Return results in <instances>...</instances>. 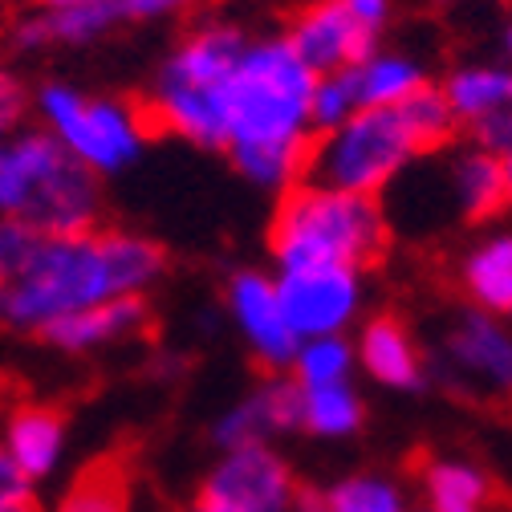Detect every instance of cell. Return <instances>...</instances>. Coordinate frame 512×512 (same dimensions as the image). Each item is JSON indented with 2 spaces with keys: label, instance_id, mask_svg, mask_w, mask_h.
<instances>
[{
  "label": "cell",
  "instance_id": "33",
  "mask_svg": "<svg viewBox=\"0 0 512 512\" xmlns=\"http://www.w3.org/2000/svg\"><path fill=\"white\" fill-rule=\"evenodd\" d=\"M346 9L358 17V25H366L378 37H382V29H387V21H391V0H346Z\"/></svg>",
  "mask_w": 512,
  "mask_h": 512
},
{
  "label": "cell",
  "instance_id": "17",
  "mask_svg": "<svg viewBox=\"0 0 512 512\" xmlns=\"http://www.w3.org/2000/svg\"><path fill=\"white\" fill-rule=\"evenodd\" d=\"M447 187L464 220H492L504 212V159L472 143L447 167Z\"/></svg>",
  "mask_w": 512,
  "mask_h": 512
},
{
  "label": "cell",
  "instance_id": "4",
  "mask_svg": "<svg viewBox=\"0 0 512 512\" xmlns=\"http://www.w3.org/2000/svg\"><path fill=\"white\" fill-rule=\"evenodd\" d=\"M248 37L232 25H204L187 33L155 78L147 114L159 131L196 147H228V94Z\"/></svg>",
  "mask_w": 512,
  "mask_h": 512
},
{
  "label": "cell",
  "instance_id": "39",
  "mask_svg": "<svg viewBox=\"0 0 512 512\" xmlns=\"http://www.w3.org/2000/svg\"><path fill=\"white\" fill-rule=\"evenodd\" d=\"M9 512H37V504L29 500V504H21V508H9Z\"/></svg>",
  "mask_w": 512,
  "mask_h": 512
},
{
  "label": "cell",
  "instance_id": "3",
  "mask_svg": "<svg viewBox=\"0 0 512 512\" xmlns=\"http://www.w3.org/2000/svg\"><path fill=\"white\" fill-rule=\"evenodd\" d=\"M277 273L293 269H366L387 248V216L374 196H350L297 183L273 220Z\"/></svg>",
  "mask_w": 512,
  "mask_h": 512
},
{
  "label": "cell",
  "instance_id": "20",
  "mask_svg": "<svg viewBox=\"0 0 512 512\" xmlns=\"http://www.w3.org/2000/svg\"><path fill=\"white\" fill-rule=\"evenodd\" d=\"M57 512H131V472L122 456H102L78 472Z\"/></svg>",
  "mask_w": 512,
  "mask_h": 512
},
{
  "label": "cell",
  "instance_id": "23",
  "mask_svg": "<svg viewBox=\"0 0 512 512\" xmlns=\"http://www.w3.org/2000/svg\"><path fill=\"white\" fill-rule=\"evenodd\" d=\"M301 427L326 439H342L362 427V399L350 382L330 387H301Z\"/></svg>",
  "mask_w": 512,
  "mask_h": 512
},
{
  "label": "cell",
  "instance_id": "34",
  "mask_svg": "<svg viewBox=\"0 0 512 512\" xmlns=\"http://www.w3.org/2000/svg\"><path fill=\"white\" fill-rule=\"evenodd\" d=\"M82 5H126V0H37V9H82ZM126 17V9H122Z\"/></svg>",
  "mask_w": 512,
  "mask_h": 512
},
{
  "label": "cell",
  "instance_id": "1",
  "mask_svg": "<svg viewBox=\"0 0 512 512\" xmlns=\"http://www.w3.org/2000/svg\"><path fill=\"white\" fill-rule=\"evenodd\" d=\"M317 74L293 53L285 37L248 41L228 94V155L236 171L265 187L285 191L301 183L313 131Z\"/></svg>",
  "mask_w": 512,
  "mask_h": 512
},
{
  "label": "cell",
  "instance_id": "29",
  "mask_svg": "<svg viewBox=\"0 0 512 512\" xmlns=\"http://www.w3.org/2000/svg\"><path fill=\"white\" fill-rule=\"evenodd\" d=\"M468 135H472L476 147H484V151H492L500 159L512 155V94L488 118H480L476 126H468Z\"/></svg>",
  "mask_w": 512,
  "mask_h": 512
},
{
  "label": "cell",
  "instance_id": "11",
  "mask_svg": "<svg viewBox=\"0 0 512 512\" xmlns=\"http://www.w3.org/2000/svg\"><path fill=\"white\" fill-rule=\"evenodd\" d=\"M285 41L317 78L354 70L358 61H366L378 49V33L358 25V17L346 9V0H313L289 25Z\"/></svg>",
  "mask_w": 512,
  "mask_h": 512
},
{
  "label": "cell",
  "instance_id": "10",
  "mask_svg": "<svg viewBox=\"0 0 512 512\" xmlns=\"http://www.w3.org/2000/svg\"><path fill=\"white\" fill-rule=\"evenodd\" d=\"M277 293L297 338H330L342 334L362 305L358 269H293L277 273Z\"/></svg>",
  "mask_w": 512,
  "mask_h": 512
},
{
  "label": "cell",
  "instance_id": "21",
  "mask_svg": "<svg viewBox=\"0 0 512 512\" xmlns=\"http://www.w3.org/2000/svg\"><path fill=\"white\" fill-rule=\"evenodd\" d=\"M427 512H484L488 508V476L464 460H431L423 464Z\"/></svg>",
  "mask_w": 512,
  "mask_h": 512
},
{
  "label": "cell",
  "instance_id": "8",
  "mask_svg": "<svg viewBox=\"0 0 512 512\" xmlns=\"http://www.w3.org/2000/svg\"><path fill=\"white\" fill-rule=\"evenodd\" d=\"M431 374L468 403L512 399V330L496 313L464 309L435 342Z\"/></svg>",
  "mask_w": 512,
  "mask_h": 512
},
{
  "label": "cell",
  "instance_id": "40",
  "mask_svg": "<svg viewBox=\"0 0 512 512\" xmlns=\"http://www.w3.org/2000/svg\"><path fill=\"white\" fill-rule=\"evenodd\" d=\"M423 512H427V508H423Z\"/></svg>",
  "mask_w": 512,
  "mask_h": 512
},
{
  "label": "cell",
  "instance_id": "32",
  "mask_svg": "<svg viewBox=\"0 0 512 512\" xmlns=\"http://www.w3.org/2000/svg\"><path fill=\"white\" fill-rule=\"evenodd\" d=\"M21 118H25V90L17 78L0 74V139H9Z\"/></svg>",
  "mask_w": 512,
  "mask_h": 512
},
{
  "label": "cell",
  "instance_id": "14",
  "mask_svg": "<svg viewBox=\"0 0 512 512\" xmlns=\"http://www.w3.org/2000/svg\"><path fill=\"white\" fill-rule=\"evenodd\" d=\"M147 326V305L143 297H110L102 305H90V309H78L70 317H57L53 326L41 330L45 342H53L57 350H94V346H106V342H118V338H131Z\"/></svg>",
  "mask_w": 512,
  "mask_h": 512
},
{
  "label": "cell",
  "instance_id": "38",
  "mask_svg": "<svg viewBox=\"0 0 512 512\" xmlns=\"http://www.w3.org/2000/svg\"><path fill=\"white\" fill-rule=\"evenodd\" d=\"M187 512H220V508H212V504H204V500H196V504H191Z\"/></svg>",
  "mask_w": 512,
  "mask_h": 512
},
{
  "label": "cell",
  "instance_id": "27",
  "mask_svg": "<svg viewBox=\"0 0 512 512\" xmlns=\"http://www.w3.org/2000/svg\"><path fill=\"white\" fill-rule=\"evenodd\" d=\"M41 232L29 228L25 220L13 216H0V289H9L25 277V269L33 265V256L41 248Z\"/></svg>",
  "mask_w": 512,
  "mask_h": 512
},
{
  "label": "cell",
  "instance_id": "37",
  "mask_svg": "<svg viewBox=\"0 0 512 512\" xmlns=\"http://www.w3.org/2000/svg\"><path fill=\"white\" fill-rule=\"evenodd\" d=\"M504 57H508V66H512V21L504 25Z\"/></svg>",
  "mask_w": 512,
  "mask_h": 512
},
{
  "label": "cell",
  "instance_id": "13",
  "mask_svg": "<svg viewBox=\"0 0 512 512\" xmlns=\"http://www.w3.org/2000/svg\"><path fill=\"white\" fill-rule=\"evenodd\" d=\"M293 427H301V387L293 378H269L265 387L228 407L212 435L224 452H232V447L269 443L273 435H285Z\"/></svg>",
  "mask_w": 512,
  "mask_h": 512
},
{
  "label": "cell",
  "instance_id": "9",
  "mask_svg": "<svg viewBox=\"0 0 512 512\" xmlns=\"http://www.w3.org/2000/svg\"><path fill=\"white\" fill-rule=\"evenodd\" d=\"M200 500L220 512H297L301 488L293 480V468L269 443H252L220 456V464L204 480Z\"/></svg>",
  "mask_w": 512,
  "mask_h": 512
},
{
  "label": "cell",
  "instance_id": "12",
  "mask_svg": "<svg viewBox=\"0 0 512 512\" xmlns=\"http://www.w3.org/2000/svg\"><path fill=\"white\" fill-rule=\"evenodd\" d=\"M228 309L232 322L244 334V342L252 346L256 362L269 370H289L297 358V330L289 326L281 293H277V277H265L256 269H244L228 281Z\"/></svg>",
  "mask_w": 512,
  "mask_h": 512
},
{
  "label": "cell",
  "instance_id": "35",
  "mask_svg": "<svg viewBox=\"0 0 512 512\" xmlns=\"http://www.w3.org/2000/svg\"><path fill=\"white\" fill-rule=\"evenodd\" d=\"M504 208L512 212V155H504Z\"/></svg>",
  "mask_w": 512,
  "mask_h": 512
},
{
  "label": "cell",
  "instance_id": "16",
  "mask_svg": "<svg viewBox=\"0 0 512 512\" xmlns=\"http://www.w3.org/2000/svg\"><path fill=\"white\" fill-rule=\"evenodd\" d=\"M354 98L362 110H387V106H403L411 94H419L427 86V74L415 57L407 53H391V49H374L366 61H358L354 70H346Z\"/></svg>",
  "mask_w": 512,
  "mask_h": 512
},
{
  "label": "cell",
  "instance_id": "7",
  "mask_svg": "<svg viewBox=\"0 0 512 512\" xmlns=\"http://www.w3.org/2000/svg\"><path fill=\"white\" fill-rule=\"evenodd\" d=\"M37 110H41L45 131L94 175L131 167L143 155L147 135L155 126L147 106L114 102V98H86L82 90L66 82L41 86Z\"/></svg>",
  "mask_w": 512,
  "mask_h": 512
},
{
  "label": "cell",
  "instance_id": "25",
  "mask_svg": "<svg viewBox=\"0 0 512 512\" xmlns=\"http://www.w3.org/2000/svg\"><path fill=\"white\" fill-rule=\"evenodd\" d=\"M317 512H407V500L387 476H354L317 500Z\"/></svg>",
  "mask_w": 512,
  "mask_h": 512
},
{
  "label": "cell",
  "instance_id": "24",
  "mask_svg": "<svg viewBox=\"0 0 512 512\" xmlns=\"http://www.w3.org/2000/svg\"><path fill=\"white\" fill-rule=\"evenodd\" d=\"M354 362H358L354 346L342 334H330V338H305L297 346V358L289 370H293L297 387H330V382L350 378Z\"/></svg>",
  "mask_w": 512,
  "mask_h": 512
},
{
  "label": "cell",
  "instance_id": "22",
  "mask_svg": "<svg viewBox=\"0 0 512 512\" xmlns=\"http://www.w3.org/2000/svg\"><path fill=\"white\" fill-rule=\"evenodd\" d=\"M443 94L456 110V122L468 131L512 94V66H464L443 82Z\"/></svg>",
  "mask_w": 512,
  "mask_h": 512
},
{
  "label": "cell",
  "instance_id": "15",
  "mask_svg": "<svg viewBox=\"0 0 512 512\" xmlns=\"http://www.w3.org/2000/svg\"><path fill=\"white\" fill-rule=\"evenodd\" d=\"M362 370L391 391H415L423 387V358L399 317H370L354 346Z\"/></svg>",
  "mask_w": 512,
  "mask_h": 512
},
{
  "label": "cell",
  "instance_id": "5",
  "mask_svg": "<svg viewBox=\"0 0 512 512\" xmlns=\"http://www.w3.org/2000/svg\"><path fill=\"white\" fill-rule=\"evenodd\" d=\"M98 208V175L49 131L0 139V216L25 220L41 236H82Z\"/></svg>",
  "mask_w": 512,
  "mask_h": 512
},
{
  "label": "cell",
  "instance_id": "30",
  "mask_svg": "<svg viewBox=\"0 0 512 512\" xmlns=\"http://www.w3.org/2000/svg\"><path fill=\"white\" fill-rule=\"evenodd\" d=\"M33 500V480L21 472V464L0 447V512L21 508Z\"/></svg>",
  "mask_w": 512,
  "mask_h": 512
},
{
  "label": "cell",
  "instance_id": "2",
  "mask_svg": "<svg viewBox=\"0 0 512 512\" xmlns=\"http://www.w3.org/2000/svg\"><path fill=\"white\" fill-rule=\"evenodd\" d=\"M163 273V248L131 232L45 236L25 277L0 289V322L45 330L57 317L102 305L110 297H139Z\"/></svg>",
  "mask_w": 512,
  "mask_h": 512
},
{
  "label": "cell",
  "instance_id": "6",
  "mask_svg": "<svg viewBox=\"0 0 512 512\" xmlns=\"http://www.w3.org/2000/svg\"><path fill=\"white\" fill-rule=\"evenodd\" d=\"M419 155H427L407 126L399 106L387 110H358L334 131L317 135L301 183L330 187V191H350V196H378L382 187H391Z\"/></svg>",
  "mask_w": 512,
  "mask_h": 512
},
{
  "label": "cell",
  "instance_id": "36",
  "mask_svg": "<svg viewBox=\"0 0 512 512\" xmlns=\"http://www.w3.org/2000/svg\"><path fill=\"white\" fill-rule=\"evenodd\" d=\"M297 512H317V496L301 492V504H297Z\"/></svg>",
  "mask_w": 512,
  "mask_h": 512
},
{
  "label": "cell",
  "instance_id": "28",
  "mask_svg": "<svg viewBox=\"0 0 512 512\" xmlns=\"http://www.w3.org/2000/svg\"><path fill=\"white\" fill-rule=\"evenodd\" d=\"M362 106L354 98V86L342 74H326V78H317V90H313V131L317 135H326L334 131V126H342L346 118H354Z\"/></svg>",
  "mask_w": 512,
  "mask_h": 512
},
{
  "label": "cell",
  "instance_id": "26",
  "mask_svg": "<svg viewBox=\"0 0 512 512\" xmlns=\"http://www.w3.org/2000/svg\"><path fill=\"white\" fill-rule=\"evenodd\" d=\"M399 110H403V118H407V126L415 131V139H419L423 151L443 147L447 139L460 131L456 110H452V102H447L443 86H431V82H427V86H423L419 94H411Z\"/></svg>",
  "mask_w": 512,
  "mask_h": 512
},
{
  "label": "cell",
  "instance_id": "31",
  "mask_svg": "<svg viewBox=\"0 0 512 512\" xmlns=\"http://www.w3.org/2000/svg\"><path fill=\"white\" fill-rule=\"evenodd\" d=\"M204 0H126V21H163V17H183L200 9Z\"/></svg>",
  "mask_w": 512,
  "mask_h": 512
},
{
  "label": "cell",
  "instance_id": "18",
  "mask_svg": "<svg viewBox=\"0 0 512 512\" xmlns=\"http://www.w3.org/2000/svg\"><path fill=\"white\" fill-rule=\"evenodd\" d=\"M61 447H66V423L49 407H25L13 415L9 435H5V452L21 464L29 480H41L57 468Z\"/></svg>",
  "mask_w": 512,
  "mask_h": 512
},
{
  "label": "cell",
  "instance_id": "19",
  "mask_svg": "<svg viewBox=\"0 0 512 512\" xmlns=\"http://www.w3.org/2000/svg\"><path fill=\"white\" fill-rule=\"evenodd\" d=\"M464 285H468L476 309L496 313V317H512V232L492 236L488 244H480L468 256Z\"/></svg>",
  "mask_w": 512,
  "mask_h": 512
}]
</instances>
